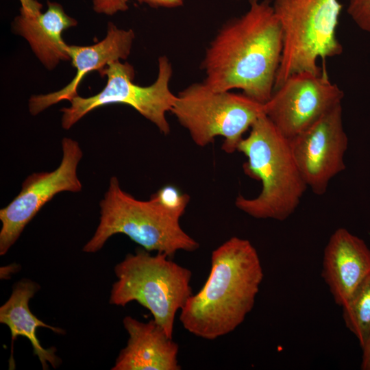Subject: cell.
Masks as SVG:
<instances>
[{"mask_svg":"<svg viewBox=\"0 0 370 370\" xmlns=\"http://www.w3.org/2000/svg\"><path fill=\"white\" fill-rule=\"evenodd\" d=\"M283 34V50L274 88L303 71L320 73L319 60L339 56L343 46L336 29L342 10L338 0H274Z\"/></svg>","mask_w":370,"mask_h":370,"instance_id":"8992f818","label":"cell"},{"mask_svg":"<svg viewBox=\"0 0 370 370\" xmlns=\"http://www.w3.org/2000/svg\"><path fill=\"white\" fill-rule=\"evenodd\" d=\"M171 112L197 145L205 147L222 136L227 153L237 151L245 132L264 114L263 103L243 93L214 91L204 82L180 91Z\"/></svg>","mask_w":370,"mask_h":370,"instance_id":"52a82bcc","label":"cell"},{"mask_svg":"<svg viewBox=\"0 0 370 370\" xmlns=\"http://www.w3.org/2000/svg\"><path fill=\"white\" fill-rule=\"evenodd\" d=\"M99 73L107 77L105 87L97 94L88 97L79 95L73 97L69 107L60 110L61 123L69 130L84 116L105 105L122 103L130 106L143 116L153 123L159 131L167 135L170 125L166 113L171 110L177 99L172 93L169 82L173 69L166 56L158 58V73L156 81L148 86H140L133 82L134 67L120 60L108 63Z\"/></svg>","mask_w":370,"mask_h":370,"instance_id":"ba28073f","label":"cell"},{"mask_svg":"<svg viewBox=\"0 0 370 370\" xmlns=\"http://www.w3.org/2000/svg\"><path fill=\"white\" fill-rule=\"evenodd\" d=\"M292 153L308 188L323 195L332 178L345 169L348 138L341 104L289 140Z\"/></svg>","mask_w":370,"mask_h":370,"instance_id":"8fae6325","label":"cell"},{"mask_svg":"<svg viewBox=\"0 0 370 370\" xmlns=\"http://www.w3.org/2000/svg\"><path fill=\"white\" fill-rule=\"evenodd\" d=\"M62 158L51 172L34 173L23 182L18 195L0 210V255H5L19 238L25 226L56 194L80 192L82 185L77 169L83 153L79 143L70 138L62 140Z\"/></svg>","mask_w":370,"mask_h":370,"instance_id":"30bf717a","label":"cell"},{"mask_svg":"<svg viewBox=\"0 0 370 370\" xmlns=\"http://www.w3.org/2000/svg\"><path fill=\"white\" fill-rule=\"evenodd\" d=\"M114 273L117 280L112 284L110 304L124 307L138 302L173 338L175 315L193 295L191 271L166 254L151 255L139 249L118 263Z\"/></svg>","mask_w":370,"mask_h":370,"instance_id":"5b68a950","label":"cell"},{"mask_svg":"<svg viewBox=\"0 0 370 370\" xmlns=\"http://www.w3.org/2000/svg\"><path fill=\"white\" fill-rule=\"evenodd\" d=\"M134 37L132 29H119L109 23L106 36L101 41L89 46L69 45L68 53L76 69L74 78L58 91L32 96L29 100L30 114L37 115L62 100L70 101L78 95V86L86 74L99 71L111 62L125 60L130 53Z\"/></svg>","mask_w":370,"mask_h":370,"instance_id":"7c38bea8","label":"cell"},{"mask_svg":"<svg viewBox=\"0 0 370 370\" xmlns=\"http://www.w3.org/2000/svg\"><path fill=\"white\" fill-rule=\"evenodd\" d=\"M77 24V21L69 16L60 4L48 2L47 10L43 13L30 14L20 10V14L14 20L13 27L28 42L41 63L52 70L60 61L70 60L69 45L62 34Z\"/></svg>","mask_w":370,"mask_h":370,"instance_id":"9a60e30c","label":"cell"},{"mask_svg":"<svg viewBox=\"0 0 370 370\" xmlns=\"http://www.w3.org/2000/svg\"><path fill=\"white\" fill-rule=\"evenodd\" d=\"M209 275L180 310V320L192 334L214 340L233 332L254 308L264 273L251 243L233 236L211 254Z\"/></svg>","mask_w":370,"mask_h":370,"instance_id":"7a4b0ae2","label":"cell"},{"mask_svg":"<svg viewBox=\"0 0 370 370\" xmlns=\"http://www.w3.org/2000/svg\"><path fill=\"white\" fill-rule=\"evenodd\" d=\"M128 334L112 370H180L179 345L153 319L140 321L131 316L123 320Z\"/></svg>","mask_w":370,"mask_h":370,"instance_id":"5bb4252c","label":"cell"},{"mask_svg":"<svg viewBox=\"0 0 370 370\" xmlns=\"http://www.w3.org/2000/svg\"><path fill=\"white\" fill-rule=\"evenodd\" d=\"M362 356L361 362V369L370 370V336L365 345L362 348Z\"/></svg>","mask_w":370,"mask_h":370,"instance_id":"603a6c76","label":"cell"},{"mask_svg":"<svg viewBox=\"0 0 370 370\" xmlns=\"http://www.w3.org/2000/svg\"><path fill=\"white\" fill-rule=\"evenodd\" d=\"M164 210L180 218L185 212L190 196L173 185H166L150 197Z\"/></svg>","mask_w":370,"mask_h":370,"instance_id":"ac0fdd59","label":"cell"},{"mask_svg":"<svg viewBox=\"0 0 370 370\" xmlns=\"http://www.w3.org/2000/svg\"><path fill=\"white\" fill-rule=\"evenodd\" d=\"M129 0H92L93 10L98 14L113 15L128 9Z\"/></svg>","mask_w":370,"mask_h":370,"instance_id":"ffe728a7","label":"cell"},{"mask_svg":"<svg viewBox=\"0 0 370 370\" xmlns=\"http://www.w3.org/2000/svg\"><path fill=\"white\" fill-rule=\"evenodd\" d=\"M343 97V91L330 81L325 69L320 73L303 71L291 75L273 90L264 103V111L290 140L341 104Z\"/></svg>","mask_w":370,"mask_h":370,"instance_id":"9c48e42d","label":"cell"},{"mask_svg":"<svg viewBox=\"0 0 370 370\" xmlns=\"http://www.w3.org/2000/svg\"><path fill=\"white\" fill-rule=\"evenodd\" d=\"M38 290L39 286L30 280L17 282L8 300L0 308V322L9 328L12 345L18 336L26 337L29 341L34 354L38 358L43 369H47L48 363L55 368L60 361L55 355L53 347L45 349L41 345L36 336V330L38 327H43L57 334H63L64 330L46 324L31 312L29 301Z\"/></svg>","mask_w":370,"mask_h":370,"instance_id":"2e32d148","label":"cell"},{"mask_svg":"<svg viewBox=\"0 0 370 370\" xmlns=\"http://www.w3.org/2000/svg\"><path fill=\"white\" fill-rule=\"evenodd\" d=\"M321 275L342 307L370 272V249L363 240L339 227L324 249Z\"/></svg>","mask_w":370,"mask_h":370,"instance_id":"4fadbf2b","label":"cell"},{"mask_svg":"<svg viewBox=\"0 0 370 370\" xmlns=\"http://www.w3.org/2000/svg\"><path fill=\"white\" fill-rule=\"evenodd\" d=\"M238 151L247 158L245 173L262 184L254 198L238 195L236 206L258 219L284 221L298 207L306 188L294 159L289 139L284 136L265 115L250 128L238 144Z\"/></svg>","mask_w":370,"mask_h":370,"instance_id":"3957f363","label":"cell"},{"mask_svg":"<svg viewBox=\"0 0 370 370\" xmlns=\"http://www.w3.org/2000/svg\"><path fill=\"white\" fill-rule=\"evenodd\" d=\"M346 328L362 348L370 336V272L342 306Z\"/></svg>","mask_w":370,"mask_h":370,"instance_id":"e0dca14e","label":"cell"},{"mask_svg":"<svg viewBox=\"0 0 370 370\" xmlns=\"http://www.w3.org/2000/svg\"><path fill=\"white\" fill-rule=\"evenodd\" d=\"M248 10L227 21L206 49L204 82L217 92L241 89L265 103L283 50V34L271 0H249Z\"/></svg>","mask_w":370,"mask_h":370,"instance_id":"6da1fadb","label":"cell"},{"mask_svg":"<svg viewBox=\"0 0 370 370\" xmlns=\"http://www.w3.org/2000/svg\"><path fill=\"white\" fill-rule=\"evenodd\" d=\"M100 221L92 237L83 247L86 253L100 250L110 237L123 234L147 251L173 257L178 251H194L199 244L182 228L179 217L153 199L138 200L123 190L112 177L99 203Z\"/></svg>","mask_w":370,"mask_h":370,"instance_id":"277c9868","label":"cell"},{"mask_svg":"<svg viewBox=\"0 0 370 370\" xmlns=\"http://www.w3.org/2000/svg\"><path fill=\"white\" fill-rule=\"evenodd\" d=\"M347 12L360 29L370 32V0H349Z\"/></svg>","mask_w":370,"mask_h":370,"instance_id":"d6986e66","label":"cell"},{"mask_svg":"<svg viewBox=\"0 0 370 370\" xmlns=\"http://www.w3.org/2000/svg\"><path fill=\"white\" fill-rule=\"evenodd\" d=\"M21 4L20 10L30 14H36L41 12L42 5L36 0H19Z\"/></svg>","mask_w":370,"mask_h":370,"instance_id":"7402d4cb","label":"cell"},{"mask_svg":"<svg viewBox=\"0 0 370 370\" xmlns=\"http://www.w3.org/2000/svg\"><path fill=\"white\" fill-rule=\"evenodd\" d=\"M140 3H145L151 8H175L184 4V0H136Z\"/></svg>","mask_w":370,"mask_h":370,"instance_id":"44dd1931","label":"cell"}]
</instances>
